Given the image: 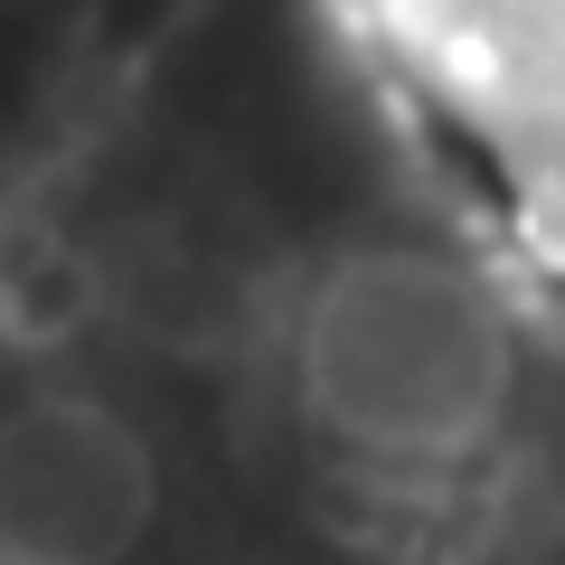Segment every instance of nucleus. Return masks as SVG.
Here are the masks:
<instances>
[{
  "mask_svg": "<svg viewBox=\"0 0 565 565\" xmlns=\"http://www.w3.org/2000/svg\"><path fill=\"white\" fill-rule=\"evenodd\" d=\"M199 0H0V217L132 95Z\"/></svg>",
  "mask_w": 565,
  "mask_h": 565,
  "instance_id": "nucleus-2",
  "label": "nucleus"
},
{
  "mask_svg": "<svg viewBox=\"0 0 565 565\" xmlns=\"http://www.w3.org/2000/svg\"><path fill=\"white\" fill-rule=\"evenodd\" d=\"M0 274L161 377L245 565H565V302L359 0H199Z\"/></svg>",
  "mask_w": 565,
  "mask_h": 565,
  "instance_id": "nucleus-1",
  "label": "nucleus"
}]
</instances>
